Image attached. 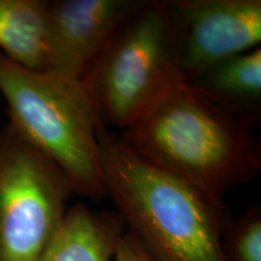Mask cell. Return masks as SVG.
I'll use <instances>...</instances> for the list:
<instances>
[{"mask_svg":"<svg viewBox=\"0 0 261 261\" xmlns=\"http://www.w3.org/2000/svg\"><path fill=\"white\" fill-rule=\"evenodd\" d=\"M255 122L185 83L119 136L140 158L224 203L261 168Z\"/></svg>","mask_w":261,"mask_h":261,"instance_id":"cell-1","label":"cell"},{"mask_svg":"<svg viewBox=\"0 0 261 261\" xmlns=\"http://www.w3.org/2000/svg\"><path fill=\"white\" fill-rule=\"evenodd\" d=\"M98 137L107 197L150 255L225 261L223 236L232 220L226 204L140 158L110 128L102 126Z\"/></svg>","mask_w":261,"mask_h":261,"instance_id":"cell-2","label":"cell"},{"mask_svg":"<svg viewBox=\"0 0 261 261\" xmlns=\"http://www.w3.org/2000/svg\"><path fill=\"white\" fill-rule=\"evenodd\" d=\"M0 92L10 121L63 172L74 194L104 200L103 125L84 81L28 69L0 52Z\"/></svg>","mask_w":261,"mask_h":261,"instance_id":"cell-3","label":"cell"},{"mask_svg":"<svg viewBox=\"0 0 261 261\" xmlns=\"http://www.w3.org/2000/svg\"><path fill=\"white\" fill-rule=\"evenodd\" d=\"M104 127L125 130L181 84L174 21L168 2H144L81 79Z\"/></svg>","mask_w":261,"mask_h":261,"instance_id":"cell-4","label":"cell"},{"mask_svg":"<svg viewBox=\"0 0 261 261\" xmlns=\"http://www.w3.org/2000/svg\"><path fill=\"white\" fill-rule=\"evenodd\" d=\"M63 172L15 123L0 128V261H39L71 196Z\"/></svg>","mask_w":261,"mask_h":261,"instance_id":"cell-5","label":"cell"},{"mask_svg":"<svg viewBox=\"0 0 261 261\" xmlns=\"http://www.w3.org/2000/svg\"><path fill=\"white\" fill-rule=\"evenodd\" d=\"M188 83L214 64L259 47L261 0L168 2Z\"/></svg>","mask_w":261,"mask_h":261,"instance_id":"cell-6","label":"cell"},{"mask_svg":"<svg viewBox=\"0 0 261 261\" xmlns=\"http://www.w3.org/2000/svg\"><path fill=\"white\" fill-rule=\"evenodd\" d=\"M143 0H51L44 70L79 79Z\"/></svg>","mask_w":261,"mask_h":261,"instance_id":"cell-7","label":"cell"},{"mask_svg":"<svg viewBox=\"0 0 261 261\" xmlns=\"http://www.w3.org/2000/svg\"><path fill=\"white\" fill-rule=\"evenodd\" d=\"M125 231L116 213L76 203L68 208L39 261H114L117 241Z\"/></svg>","mask_w":261,"mask_h":261,"instance_id":"cell-8","label":"cell"},{"mask_svg":"<svg viewBox=\"0 0 261 261\" xmlns=\"http://www.w3.org/2000/svg\"><path fill=\"white\" fill-rule=\"evenodd\" d=\"M47 0H0V52L32 70H44Z\"/></svg>","mask_w":261,"mask_h":261,"instance_id":"cell-9","label":"cell"},{"mask_svg":"<svg viewBox=\"0 0 261 261\" xmlns=\"http://www.w3.org/2000/svg\"><path fill=\"white\" fill-rule=\"evenodd\" d=\"M218 102L257 120L261 107V48L214 64L191 81Z\"/></svg>","mask_w":261,"mask_h":261,"instance_id":"cell-10","label":"cell"},{"mask_svg":"<svg viewBox=\"0 0 261 261\" xmlns=\"http://www.w3.org/2000/svg\"><path fill=\"white\" fill-rule=\"evenodd\" d=\"M225 261H261V208L253 205L231 220L223 236Z\"/></svg>","mask_w":261,"mask_h":261,"instance_id":"cell-11","label":"cell"},{"mask_svg":"<svg viewBox=\"0 0 261 261\" xmlns=\"http://www.w3.org/2000/svg\"><path fill=\"white\" fill-rule=\"evenodd\" d=\"M114 261H156L144 246L129 231H125L117 241Z\"/></svg>","mask_w":261,"mask_h":261,"instance_id":"cell-12","label":"cell"}]
</instances>
